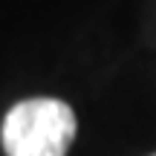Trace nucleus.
<instances>
[{
    "instance_id": "nucleus-1",
    "label": "nucleus",
    "mask_w": 156,
    "mask_h": 156,
    "mask_svg": "<svg viewBox=\"0 0 156 156\" xmlns=\"http://www.w3.org/2000/svg\"><path fill=\"white\" fill-rule=\"evenodd\" d=\"M75 139V113L58 98H29L3 119L6 156H67Z\"/></svg>"
},
{
    "instance_id": "nucleus-2",
    "label": "nucleus",
    "mask_w": 156,
    "mask_h": 156,
    "mask_svg": "<svg viewBox=\"0 0 156 156\" xmlns=\"http://www.w3.org/2000/svg\"><path fill=\"white\" fill-rule=\"evenodd\" d=\"M153 156H156V153H153Z\"/></svg>"
}]
</instances>
